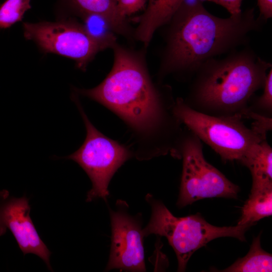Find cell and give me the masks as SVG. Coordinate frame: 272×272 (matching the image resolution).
I'll list each match as a JSON object with an SVG mask.
<instances>
[{
    "label": "cell",
    "instance_id": "cell-1",
    "mask_svg": "<svg viewBox=\"0 0 272 272\" xmlns=\"http://www.w3.org/2000/svg\"><path fill=\"white\" fill-rule=\"evenodd\" d=\"M253 10L228 18L210 13L199 1L182 4L170 21L163 68L192 77L207 60L231 50L258 30L261 21Z\"/></svg>",
    "mask_w": 272,
    "mask_h": 272
},
{
    "label": "cell",
    "instance_id": "cell-2",
    "mask_svg": "<svg viewBox=\"0 0 272 272\" xmlns=\"http://www.w3.org/2000/svg\"><path fill=\"white\" fill-rule=\"evenodd\" d=\"M267 62L250 50L213 58L197 70L184 103L191 109L212 116L240 115L247 119L249 102L262 88Z\"/></svg>",
    "mask_w": 272,
    "mask_h": 272
},
{
    "label": "cell",
    "instance_id": "cell-3",
    "mask_svg": "<svg viewBox=\"0 0 272 272\" xmlns=\"http://www.w3.org/2000/svg\"><path fill=\"white\" fill-rule=\"evenodd\" d=\"M112 48L113 65L106 78L96 87L78 92L108 107L138 130L157 128L165 112L143 63L117 44Z\"/></svg>",
    "mask_w": 272,
    "mask_h": 272
},
{
    "label": "cell",
    "instance_id": "cell-4",
    "mask_svg": "<svg viewBox=\"0 0 272 272\" xmlns=\"http://www.w3.org/2000/svg\"><path fill=\"white\" fill-rule=\"evenodd\" d=\"M146 199L151 206L152 215L148 225L143 229V235L146 237L156 234L167 239L176 253L179 271L185 270L195 251L215 239L231 237L246 241L245 234L252 226L217 227L209 224L199 213L177 217L151 194H148Z\"/></svg>",
    "mask_w": 272,
    "mask_h": 272
},
{
    "label": "cell",
    "instance_id": "cell-5",
    "mask_svg": "<svg viewBox=\"0 0 272 272\" xmlns=\"http://www.w3.org/2000/svg\"><path fill=\"white\" fill-rule=\"evenodd\" d=\"M173 113L181 123L213 149L224 161L239 162L257 144L266 139L251 125L243 122L240 115L212 116L195 111L179 98Z\"/></svg>",
    "mask_w": 272,
    "mask_h": 272
},
{
    "label": "cell",
    "instance_id": "cell-6",
    "mask_svg": "<svg viewBox=\"0 0 272 272\" xmlns=\"http://www.w3.org/2000/svg\"><path fill=\"white\" fill-rule=\"evenodd\" d=\"M179 145L183 167L177 205L206 198H236L240 189L205 158L201 141L187 128Z\"/></svg>",
    "mask_w": 272,
    "mask_h": 272
},
{
    "label": "cell",
    "instance_id": "cell-7",
    "mask_svg": "<svg viewBox=\"0 0 272 272\" xmlns=\"http://www.w3.org/2000/svg\"><path fill=\"white\" fill-rule=\"evenodd\" d=\"M78 104L86 128L85 140L76 152L65 158L77 163L89 177L92 187L86 201L106 199L109 183L116 170L130 156L128 150L101 133L93 125Z\"/></svg>",
    "mask_w": 272,
    "mask_h": 272
},
{
    "label": "cell",
    "instance_id": "cell-8",
    "mask_svg": "<svg viewBox=\"0 0 272 272\" xmlns=\"http://www.w3.org/2000/svg\"><path fill=\"white\" fill-rule=\"evenodd\" d=\"M23 26L26 39L34 41L45 52L74 59L82 70L99 51L107 48L92 39L82 25L71 20L25 22Z\"/></svg>",
    "mask_w": 272,
    "mask_h": 272
},
{
    "label": "cell",
    "instance_id": "cell-9",
    "mask_svg": "<svg viewBox=\"0 0 272 272\" xmlns=\"http://www.w3.org/2000/svg\"><path fill=\"white\" fill-rule=\"evenodd\" d=\"M128 209L125 201L118 200L115 210H110L111 245L106 270L146 271L141 215L132 216Z\"/></svg>",
    "mask_w": 272,
    "mask_h": 272
},
{
    "label": "cell",
    "instance_id": "cell-10",
    "mask_svg": "<svg viewBox=\"0 0 272 272\" xmlns=\"http://www.w3.org/2000/svg\"><path fill=\"white\" fill-rule=\"evenodd\" d=\"M0 236L9 229L16 239L24 255L35 254L52 271L50 251L41 239L30 216L31 207L25 196L10 197L7 190L0 192Z\"/></svg>",
    "mask_w": 272,
    "mask_h": 272
},
{
    "label": "cell",
    "instance_id": "cell-11",
    "mask_svg": "<svg viewBox=\"0 0 272 272\" xmlns=\"http://www.w3.org/2000/svg\"><path fill=\"white\" fill-rule=\"evenodd\" d=\"M185 0H148L144 13L139 18L136 38L148 45L155 31L170 21Z\"/></svg>",
    "mask_w": 272,
    "mask_h": 272
},
{
    "label": "cell",
    "instance_id": "cell-12",
    "mask_svg": "<svg viewBox=\"0 0 272 272\" xmlns=\"http://www.w3.org/2000/svg\"><path fill=\"white\" fill-rule=\"evenodd\" d=\"M239 162L251 173L250 192L272 189V148L266 139L257 144Z\"/></svg>",
    "mask_w": 272,
    "mask_h": 272
},
{
    "label": "cell",
    "instance_id": "cell-13",
    "mask_svg": "<svg viewBox=\"0 0 272 272\" xmlns=\"http://www.w3.org/2000/svg\"><path fill=\"white\" fill-rule=\"evenodd\" d=\"M67 5L81 16L98 14L104 17L113 31L124 36L129 33L126 19L120 16L116 0H65Z\"/></svg>",
    "mask_w": 272,
    "mask_h": 272
},
{
    "label": "cell",
    "instance_id": "cell-14",
    "mask_svg": "<svg viewBox=\"0 0 272 272\" xmlns=\"http://www.w3.org/2000/svg\"><path fill=\"white\" fill-rule=\"evenodd\" d=\"M260 234L253 239L248 253L223 271L265 272L272 271V256L260 245Z\"/></svg>",
    "mask_w": 272,
    "mask_h": 272
},
{
    "label": "cell",
    "instance_id": "cell-15",
    "mask_svg": "<svg viewBox=\"0 0 272 272\" xmlns=\"http://www.w3.org/2000/svg\"><path fill=\"white\" fill-rule=\"evenodd\" d=\"M272 215V189L250 192L242 208L237 225L252 226L259 220Z\"/></svg>",
    "mask_w": 272,
    "mask_h": 272
},
{
    "label": "cell",
    "instance_id": "cell-16",
    "mask_svg": "<svg viewBox=\"0 0 272 272\" xmlns=\"http://www.w3.org/2000/svg\"><path fill=\"white\" fill-rule=\"evenodd\" d=\"M81 17L82 26L92 39L106 48H112L116 44L114 32L104 17L98 14H87Z\"/></svg>",
    "mask_w": 272,
    "mask_h": 272
},
{
    "label": "cell",
    "instance_id": "cell-17",
    "mask_svg": "<svg viewBox=\"0 0 272 272\" xmlns=\"http://www.w3.org/2000/svg\"><path fill=\"white\" fill-rule=\"evenodd\" d=\"M31 0H6L0 6V28H7L22 20L31 8Z\"/></svg>",
    "mask_w": 272,
    "mask_h": 272
},
{
    "label": "cell",
    "instance_id": "cell-18",
    "mask_svg": "<svg viewBox=\"0 0 272 272\" xmlns=\"http://www.w3.org/2000/svg\"><path fill=\"white\" fill-rule=\"evenodd\" d=\"M263 93L248 106V111L267 118H272V69L267 73Z\"/></svg>",
    "mask_w": 272,
    "mask_h": 272
},
{
    "label": "cell",
    "instance_id": "cell-19",
    "mask_svg": "<svg viewBox=\"0 0 272 272\" xmlns=\"http://www.w3.org/2000/svg\"><path fill=\"white\" fill-rule=\"evenodd\" d=\"M147 0H116L117 8L119 14L126 19L142 10Z\"/></svg>",
    "mask_w": 272,
    "mask_h": 272
},
{
    "label": "cell",
    "instance_id": "cell-20",
    "mask_svg": "<svg viewBox=\"0 0 272 272\" xmlns=\"http://www.w3.org/2000/svg\"><path fill=\"white\" fill-rule=\"evenodd\" d=\"M224 7L231 16H237L241 13V5L242 0H208Z\"/></svg>",
    "mask_w": 272,
    "mask_h": 272
},
{
    "label": "cell",
    "instance_id": "cell-21",
    "mask_svg": "<svg viewBox=\"0 0 272 272\" xmlns=\"http://www.w3.org/2000/svg\"><path fill=\"white\" fill-rule=\"evenodd\" d=\"M260 19L266 20L272 16V0H257Z\"/></svg>",
    "mask_w": 272,
    "mask_h": 272
}]
</instances>
